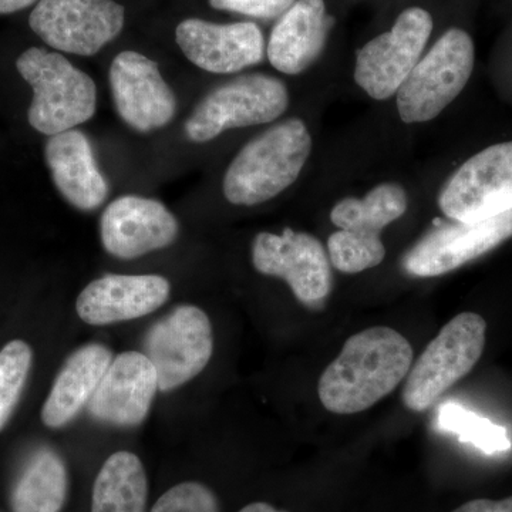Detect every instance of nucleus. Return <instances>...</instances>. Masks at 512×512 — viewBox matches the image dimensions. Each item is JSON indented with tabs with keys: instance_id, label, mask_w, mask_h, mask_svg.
<instances>
[{
	"instance_id": "obj_1",
	"label": "nucleus",
	"mask_w": 512,
	"mask_h": 512,
	"mask_svg": "<svg viewBox=\"0 0 512 512\" xmlns=\"http://www.w3.org/2000/svg\"><path fill=\"white\" fill-rule=\"evenodd\" d=\"M413 348L387 326L360 330L320 376V403L333 414H356L389 396L409 375Z\"/></svg>"
},
{
	"instance_id": "obj_2",
	"label": "nucleus",
	"mask_w": 512,
	"mask_h": 512,
	"mask_svg": "<svg viewBox=\"0 0 512 512\" xmlns=\"http://www.w3.org/2000/svg\"><path fill=\"white\" fill-rule=\"evenodd\" d=\"M311 151V133L301 119L269 127L229 164L222 183L225 198L251 207L278 197L298 180Z\"/></svg>"
},
{
	"instance_id": "obj_3",
	"label": "nucleus",
	"mask_w": 512,
	"mask_h": 512,
	"mask_svg": "<svg viewBox=\"0 0 512 512\" xmlns=\"http://www.w3.org/2000/svg\"><path fill=\"white\" fill-rule=\"evenodd\" d=\"M16 69L33 89L28 119L39 133L73 130L96 113V83L60 53L30 47L16 60Z\"/></svg>"
},
{
	"instance_id": "obj_4",
	"label": "nucleus",
	"mask_w": 512,
	"mask_h": 512,
	"mask_svg": "<svg viewBox=\"0 0 512 512\" xmlns=\"http://www.w3.org/2000/svg\"><path fill=\"white\" fill-rule=\"evenodd\" d=\"M485 335L483 316L473 312L454 316L410 367L402 392L404 406L416 413L430 409L477 365Z\"/></svg>"
},
{
	"instance_id": "obj_5",
	"label": "nucleus",
	"mask_w": 512,
	"mask_h": 512,
	"mask_svg": "<svg viewBox=\"0 0 512 512\" xmlns=\"http://www.w3.org/2000/svg\"><path fill=\"white\" fill-rule=\"evenodd\" d=\"M473 39L464 30H447L419 60L397 92V110L404 123L436 119L460 96L474 69Z\"/></svg>"
},
{
	"instance_id": "obj_6",
	"label": "nucleus",
	"mask_w": 512,
	"mask_h": 512,
	"mask_svg": "<svg viewBox=\"0 0 512 512\" xmlns=\"http://www.w3.org/2000/svg\"><path fill=\"white\" fill-rule=\"evenodd\" d=\"M288 106L284 82L268 74H245L211 90L185 121V134L194 143H208L231 128L271 123Z\"/></svg>"
},
{
	"instance_id": "obj_7",
	"label": "nucleus",
	"mask_w": 512,
	"mask_h": 512,
	"mask_svg": "<svg viewBox=\"0 0 512 512\" xmlns=\"http://www.w3.org/2000/svg\"><path fill=\"white\" fill-rule=\"evenodd\" d=\"M143 346L156 369L158 389L173 392L210 363L214 352L211 320L198 306H175L148 329Z\"/></svg>"
},
{
	"instance_id": "obj_8",
	"label": "nucleus",
	"mask_w": 512,
	"mask_h": 512,
	"mask_svg": "<svg viewBox=\"0 0 512 512\" xmlns=\"http://www.w3.org/2000/svg\"><path fill=\"white\" fill-rule=\"evenodd\" d=\"M450 220H490L512 210V141L487 147L448 178L439 195Z\"/></svg>"
},
{
	"instance_id": "obj_9",
	"label": "nucleus",
	"mask_w": 512,
	"mask_h": 512,
	"mask_svg": "<svg viewBox=\"0 0 512 512\" xmlns=\"http://www.w3.org/2000/svg\"><path fill=\"white\" fill-rule=\"evenodd\" d=\"M433 32L427 10L409 8L389 32L370 40L357 52L355 82L372 99L386 100L399 92Z\"/></svg>"
},
{
	"instance_id": "obj_10",
	"label": "nucleus",
	"mask_w": 512,
	"mask_h": 512,
	"mask_svg": "<svg viewBox=\"0 0 512 512\" xmlns=\"http://www.w3.org/2000/svg\"><path fill=\"white\" fill-rule=\"evenodd\" d=\"M124 20L126 12L114 0H39L29 25L53 49L94 56L120 35Z\"/></svg>"
},
{
	"instance_id": "obj_11",
	"label": "nucleus",
	"mask_w": 512,
	"mask_h": 512,
	"mask_svg": "<svg viewBox=\"0 0 512 512\" xmlns=\"http://www.w3.org/2000/svg\"><path fill=\"white\" fill-rule=\"evenodd\" d=\"M252 264L259 274L284 279L305 306L318 308L332 292L328 251L308 232L291 228L281 235L261 232L252 242Z\"/></svg>"
},
{
	"instance_id": "obj_12",
	"label": "nucleus",
	"mask_w": 512,
	"mask_h": 512,
	"mask_svg": "<svg viewBox=\"0 0 512 512\" xmlns=\"http://www.w3.org/2000/svg\"><path fill=\"white\" fill-rule=\"evenodd\" d=\"M512 237V210L477 222L437 221L404 254L402 265L416 278H434L493 251Z\"/></svg>"
},
{
	"instance_id": "obj_13",
	"label": "nucleus",
	"mask_w": 512,
	"mask_h": 512,
	"mask_svg": "<svg viewBox=\"0 0 512 512\" xmlns=\"http://www.w3.org/2000/svg\"><path fill=\"white\" fill-rule=\"evenodd\" d=\"M109 80L121 120L138 133L168 126L177 114V97L158 64L138 52H121L111 63Z\"/></svg>"
},
{
	"instance_id": "obj_14",
	"label": "nucleus",
	"mask_w": 512,
	"mask_h": 512,
	"mask_svg": "<svg viewBox=\"0 0 512 512\" xmlns=\"http://www.w3.org/2000/svg\"><path fill=\"white\" fill-rule=\"evenodd\" d=\"M178 232L177 218L163 202L140 195L116 198L100 218L104 249L126 261L170 247Z\"/></svg>"
},
{
	"instance_id": "obj_15",
	"label": "nucleus",
	"mask_w": 512,
	"mask_h": 512,
	"mask_svg": "<svg viewBox=\"0 0 512 512\" xmlns=\"http://www.w3.org/2000/svg\"><path fill=\"white\" fill-rule=\"evenodd\" d=\"M177 45L185 57L205 72L231 74L261 63L265 39L256 23L217 25L201 19H185L175 30Z\"/></svg>"
},
{
	"instance_id": "obj_16",
	"label": "nucleus",
	"mask_w": 512,
	"mask_h": 512,
	"mask_svg": "<svg viewBox=\"0 0 512 512\" xmlns=\"http://www.w3.org/2000/svg\"><path fill=\"white\" fill-rule=\"evenodd\" d=\"M158 390L156 369L144 353H120L111 360L87 404V412L109 426H140L150 413Z\"/></svg>"
},
{
	"instance_id": "obj_17",
	"label": "nucleus",
	"mask_w": 512,
	"mask_h": 512,
	"mask_svg": "<svg viewBox=\"0 0 512 512\" xmlns=\"http://www.w3.org/2000/svg\"><path fill=\"white\" fill-rule=\"evenodd\" d=\"M170 293V282L164 276L104 275L80 292L76 312L87 325H113L156 312Z\"/></svg>"
},
{
	"instance_id": "obj_18",
	"label": "nucleus",
	"mask_w": 512,
	"mask_h": 512,
	"mask_svg": "<svg viewBox=\"0 0 512 512\" xmlns=\"http://www.w3.org/2000/svg\"><path fill=\"white\" fill-rule=\"evenodd\" d=\"M45 158L53 184L72 207L94 211L109 197L110 185L83 131L73 128L47 138Z\"/></svg>"
},
{
	"instance_id": "obj_19",
	"label": "nucleus",
	"mask_w": 512,
	"mask_h": 512,
	"mask_svg": "<svg viewBox=\"0 0 512 512\" xmlns=\"http://www.w3.org/2000/svg\"><path fill=\"white\" fill-rule=\"evenodd\" d=\"M330 26L325 0H296L272 29L266 47L269 62L289 76L305 72L322 55Z\"/></svg>"
},
{
	"instance_id": "obj_20",
	"label": "nucleus",
	"mask_w": 512,
	"mask_h": 512,
	"mask_svg": "<svg viewBox=\"0 0 512 512\" xmlns=\"http://www.w3.org/2000/svg\"><path fill=\"white\" fill-rule=\"evenodd\" d=\"M111 360L113 353L100 343H89L74 350L43 404V424L49 429H62L72 423L92 400Z\"/></svg>"
},
{
	"instance_id": "obj_21",
	"label": "nucleus",
	"mask_w": 512,
	"mask_h": 512,
	"mask_svg": "<svg viewBox=\"0 0 512 512\" xmlns=\"http://www.w3.org/2000/svg\"><path fill=\"white\" fill-rule=\"evenodd\" d=\"M69 476L63 458L52 448H39L16 481L13 512H60L66 503Z\"/></svg>"
},
{
	"instance_id": "obj_22",
	"label": "nucleus",
	"mask_w": 512,
	"mask_h": 512,
	"mask_svg": "<svg viewBox=\"0 0 512 512\" xmlns=\"http://www.w3.org/2000/svg\"><path fill=\"white\" fill-rule=\"evenodd\" d=\"M148 481L143 463L130 451L111 454L93 485L90 512H147Z\"/></svg>"
},
{
	"instance_id": "obj_23",
	"label": "nucleus",
	"mask_w": 512,
	"mask_h": 512,
	"mask_svg": "<svg viewBox=\"0 0 512 512\" xmlns=\"http://www.w3.org/2000/svg\"><path fill=\"white\" fill-rule=\"evenodd\" d=\"M409 198L402 185L384 183L373 188L365 198H345L330 212V221L339 229L363 237H380L387 225L402 218Z\"/></svg>"
},
{
	"instance_id": "obj_24",
	"label": "nucleus",
	"mask_w": 512,
	"mask_h": 512,
	"mask_svg": "<svg viewBox=\"0 0 512 512\" xmlns=\"http://www.w3.org/2000/svg\"><path fill=\"white\" fill-rule=\"evenodd\" d=\"M441 430L456 434L461 443L473 444L487 454L511 448V440L503 426L493 423L458 403L441 404L437 413Z\"/></svg>"
},
{
	"instance_id": "obj_25",
	"label": "nucleus",
	"mask_w": 512,
	"mask_h": 512,
	"mask_svg": "<svg viewBox=\"0 0 512 512\" xmlns=\"http://www.w3.org/2000/svg\"><path fill=\"white\" fill-rule=\"evenodd\" d=\"M32 362V348L23 340H12L0 350V431L18 407Z\"/></svg>"
},
{
	"instance_id": "obj_26",
	"label": "nucleus",
	"mask_w": 512,
	"mask_h": 512,
	"mask_svg": "<svg viewBox=\"0 0 512 512\" xmlns=\"http://www.w3.org/2000/svg\"><path fill=\"white\" fill-rule=\"evenodd\" d=\"M328 255L330 264L339 272L360 274L382 264L386 248L380 237H363L339 229L328 239Z\"/></svg>"
},
{
	"instance_id": "obj_27",
	"label": "nucleus",
	"mask_w": 512,
	"mask_h": 512,
	"mask_svg": "<svg viewBox=\"0 0 512 512\" xmlns=\"http://www.w3.org/2000/svg\"><path fill=\"white\" fill-rule=\"evenodd\" d=\"M150 512H221L217 495L198 481H184L165 491Z\"/></svg>"
},
{
	"instance_id": "obj_28",
	"label": "nucleus",
	"mask_w": 512,
	"mask_h": 512,
	"mask_svg": "<svg viewBox=\"0 0 512 512\" xmlns=\"http://www.w3.org/2000/svg\"><path fill=\"white\" fill-rule=\"evenodd\" d=\"M211 8L239 13L255 19H278L296 0H208Z\"/></svg>"
},
{
	"instance_id": "obj_29",
	"label": "nucleus",
	"mask_w": 512,
	"mask_h": 512,
	"mask_svg": "<svg viewBox=\"0 0 512 512\" xmlns=\"http://www.w3.org/2000/svg\"><path fill=\"white\" fill-rule=\"evenodd\" d=\"M453 512H512V497L504 500H473L461 505Z\"/></svg>"
},
{
	"instance_id": "obj_30",
	"label": "nucleus",
	"mask_w": 512,
	"mask_h": 512,
	"mask_svg": "<svg viewBox=\"0 0 512 512\" xmlns=\"http://www.w3.org/2000/svg\"><path fill=\"white\" fill-rule=\"evenodd\" d=\"M36 2H39V0H0V15L19 12V10L29 8Z\"/></svg>"
},
{
	"instance_id": "obj_31",
	"label": "nucleus",
	"mask_w": 512,
	"mask_h": 512,
	"mask_svg": "<svg viewBox=\"0 0 512 512\" xmlns=\"http://www.w3.org/2000/svg\"><path fill=\"white\" fill-rule=\"evenodd\" d=\"M238 512H286L278 510V508L272 507L271 504L268 503H261V501H258V503H252L245 505L244 508H242L241 511Z\"/></svg>"
}]
</instances>
